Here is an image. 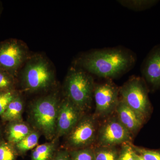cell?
<instances>
[{
	"mask_svg": "<svg viewBox=\"0 0 160 160\" xmlns=\"http://www.w3.org/2000/svg\"><path fill=\"white\" fill-rule=\"evenodd\" d=\"M135 160H144L139 155L135 152Z\"/></svg>",
	"mask_w": 160,
	"mask_h": 160,
	"instance_id": "26",
	"label": "cell"
},
{
	"mask_svg": "<svg viewBox=\"0 0 160 160\" xmlns=\"http://www.w3.org/2000/svg\"><path fill=\"white\" fill-rule=\"evenodd\" d=\"M132 134L118 118H112L102 126L98 133V140L100 146H114L120 144L129 143Z\"/></svg>",
	"mask_w": 160,
	"mask_h": 160,
	"instance_id": "9",
	"label": "cell"
},
{
	"mask_svg": "<svg viewBox=\"0 0 160 160\" xmlns=\"http://www.w3.org/2000/svg\"><path fill=\"white\" fill-rule=\"evenodd\" d=\"M149 90L142 78L132 76L119 88L122 100L146 121L151 110Z\"/></svg>",
	"mask_w": 160,
	"mask_h": 160,
	"instance_id": "5",
	"label": "cell"
},
{
	"mask_svg": "<svg viewBox=\"0 0 160 160\" xmlns=\"http://www.w3.org/2000/svg\"><path fill=\"white\" fill-rule=\"evenodd\" d=\"M6 130L7 142L15 146L33 130L29 123L23 120L9 122Z\"/></svg>",
	"mask_w": 160,
	"mask_h": 160,
	"instance_id": "13",
	"label": "cell"
},
{
	"mask_svg": "<svg viewBox=\"0 0 160 160\" xmlns=\"http://www.w3.org/2000/svg\"><path fill=\"white\" fill-rule=\"evenodd\" d=\"M1 130H0V138H1ZM0 142H1V141H0Z\"/></svg>",
	"mask_w": 160,
	"mask_h": 160,
	"instance_id": "27",
	"label": "cell"
},
{
	"mask_svg": "<svg viewBox=\"0 0 160 160\" xmlns=\"http://www.w3.org/2000/svg\"><path fill=\"white\" fill-rule=\"evenodd\" d=\"M69 151L72 160H95L94 149L91 146Z\"/></svg>",
	"mask_w": 160,
	"mask_h": 160,
	"instance_id": "20",
	"label": "cell"
},
{
	"mask_svg": "<svg viewBox=\"0 0 160 160\" xmlns=\"http://www.w3.org/2000/svg\"><path fill=\"white\" fill-rule=\"evenodd\" d=\"M96 136V124L94 117L84 115L66 136L65 149L71 150L90 147Z\"/></svg>",
	"mask_w": 160,
	"mask_h": 160,
	"instance_id": "7",
	"label": "cell"
},
{
	"mask_svg": "<svg viewBox=\"0 0 160 160\" xmlns=\"http://www.w3.org/2000/svg\"><path fill=\"white\" fill-rule=\"evenodd\" d=\"M119 88L111 79L95 84L93 97L96 104L95 114L105 117L116 110L119 100Z\"/></svg>",
	"mask_w": 160,
	"mask_h": 160,
	"instance_id": "8",
	"label": "cell"
},
{
	"mask_svg": "<svg viewBox=\"0 0 160 160\" xmlns=\"http://www.w3.org/2000/svg\"><path fill=\"white\" fill-rule=\"evenodd\" d=\"M141 71L148 89H160V44L155 46L143 61Z\"/></svg>",
	"mask_w": 160,
	"mask_h": 160,
	"instance_id": "11",
	"label": "cell"
},
{
	"mask_svg": "<svg viewBox=\"0 0 160 160\" xmlns=\"http://www.w3.org/2000/svg\"><path fill=\"white\" fill-rule=\"evenodd\" d=\"M136 61L134 52L118 46L93 49L84 53L78 59L76 65L90 74L111 80L131 70Z\"/></svg>",
	"mask_w": 160,
	"mask_h": 160,
	"instance_id": "1",
	"label": "cell"
},
{
	"mask_svg": "<svg viewBox=\"0 0 160 160\" xmlns=\"http://www.w3.org/2000/svg\"><path fill=\"white\" fill-rule=\"evenodd\" d=\"M118 160H136L135 151L130 143L123 144L119 154Z\"/></svg>",
	"mask_w": 160,
	"mask_h": 160,
	"instance_id": "24",
	"label": "cell"
},
{
	"mask_svg": "<svg viewBox=\"0 0 160 160\" xmlns=\"http://www.w3.org/2000/svg\"><path fill=\"white\" fill-rule=\"evenodd\" d=\"M51 160H72L68 149H58Z\"/></svg>",
	"mask_w": 160,
	"mask_h": 160,
	"instance_id": "25",
	"label": "cell"
},
{
	"mask_svg": "<svg viewBox=\"0 0 160 160\" xmlns=\"http://www.w3.org/2000/svg\"><path fill=\"white\" fill-rule=\"evenodd\" d=\"M18 95L14 90L0 92V116L3 114L9 103Z\"/></svg>",
	"mask_w": 160,
	"mask_h": 160,
	"instance_id": "22",
	"label": "cell"
},
{
	"mask_svg": "<svg viewBox=\"0 0 160 160\" xmlns=\"http://www.w3.org/2000/svg\"><path fill=\"white\" fill-rule=\"evenodd\" d=\"M156 0H120L118 1L122 6L135 11L149 9L158 2Z\"/></svg>",
	"mask_w": 160,
	"mask_h": 160,
	"instance_id": "17",
	"label": "cell"
},
{
	"mask_svg": "<svg viewBox=\"0 0 160 160\" xmlns=\"http://www.w3.org/2000/svg\"><path fill=\"white\" fill-rule=\"evenodd\" d=\"M29 58L28 49L21 41L12 39L0 44V69L14 76Z\"/></svg>",
	"mask_w": 160,
	"mask_h": 160,
	"instance_id": "6",
	"label": "cell"
},
{
	"mask_svg": "<svg viewBox=\"0 0 160 160\" xmlns=\"http://www.w3.org/2000/svg\"><path fill=\"white\" fill-rule=\"evenodd\" d=\"M41 134L33 129L26 137L15 145V148L19 155H25L27 152L34 149L38 144Z\"/></svg>",
	"mask_w": 160,
	"mask_h": 160,
	"instance_id": "16",
	"label": "cell"
},
{
	"mask_svg": "<svg viewBox=\"0 0 160 160\" xmlns=\"http://www.w3.org/2000/svg\"><path fill=\"white\" fill-rule=\"evenodd\" d=\"M55 81L54 70L46 58L40 55L29 57L21 75L25 91L36 93L45 91L53 86Z\"/></svg>",
	"mask_w": 160,
	"mask_h": 160,
	"instance_id": "4",
	"label": "cell"
},
{
	"mask_svg": "<svg viewBox=\"0 0 160 160\" xmlns=\"http://www.w3.org/2000/svg\"><path fill=\"white\" fill-rule=\"evenodd\" d=\"M134 151L144 160H160V150H151L132 146Z\"/></svg>",
	"mask_w": 160,
	"mask_h": 160,
	"instance_id": "23",
	"label": "cell"
},
{
	"mask_svg": "<svg viewBox=\"0 0 160 160\" xmlns=\"http://www.w3.org/2000/svg\"><path fill=\"white\" fill-rule=\"evenodd\" d=\"M61 101L57 92H52L33 100L29 106L28 123L49 141L55 136Z\"/></svg>",
	"mask_w": 160,
	"mask_h": 160,
	"instance_id": "2",
	"label": "cell"
},
{
	"mask_svg": "<svg viewBox=\"0 0 160 160\" xmlns=\"http://www.w3.org/2000/svg\"><path fill=\"white\" fill-rule=\"evenodd\" d=\"M24 102L19 95L9 103L5 111L1 115L4 122H10L23 120L22 114L24 110Z\"/></svg>",
	"mask_w": 160,
	"mask_h": 160,
	"instance_id": "14",
	"label": "cell"
},
{
	"mask_svg": "<svg viewBox=\"0 0 160 160\" xmlns=\"http://www.w3.org/2000/svg\"><path fill=\"white\" fill-rule=\"evenodd\" d=\"M18 156L14 146L7 142H0V160H17Z\"/></svg>",
	"mask_w": 160,
	"mask_h": 160,
	"instance_id": "19",
	"label": "cell"
},
{
	"mask_svg": "<svg viewBox=\"0 0 160 160\" xmlns=\"http://www.w3.org/2000/svg\"><path fill=\"white\" fill-rule=\"evenodd\" d=\"M14 76L0 69V92L14 90Z\"/></svg>",
	"mask_w": 160,
	"mask_h": 160,
	"instance_id": "21",
	"label": "cell"
},
{
	"mask_svg": "<svg viewBox=\"0 0 160 160\" xmlns=\"http://www.w3.org/2000/svg\"><path fill=\"white\" fill-rule=\"evenodd\" d=\"M58 139L38 145L32 150L31 160H51L57 150Z\"/></svg>",
	"mask_w": 160,
	"mask_h": 160,
	"instance_id": "15",
	"label": "cell"
},
{
	"mask_svg": "<svg viewBox=\"0 0 160 160\" xmlns=\"http://www.w3.org/2000/svg\"><path fill=\"white\" fill-rule=\"evenodd\" d=\"M95 85L90 73L77 66L72 67L64 83L65 97L84 112L91 106Z\"/></svg>",
	"mask_w": 160,
	"mask_h": 160,
	"instance_id": "3",
	"label": "cell"
},
{
	"mask_svg": "<svg viewBox=\"0 0 160 160\" xmlns=\"http://www.w3.org/2000/svg\"><path fill=\"white\" fill-rule=\"evenodd\" d=\"M95 160H118L119 154L114 146H99L94 149Z\"/></svg>",
	"mask_w": 160,
	"mask_h": 160,
	"instance_id": "18",
	"label": "cell"
},
{
	"mask_svg": "<svg viewBox=\"0 0 160 160\" xmlns=\"http://www.w3.org/2000/svg\"><path fill=\"white\" fill-rule=\"evenodd\" d=\"M83 115L84 112L67 98L65 97L62 99L58 115L54 139L59 140L60 138L69 134Z\"/></svg>",
	"mask_w": 160,
	"mask_h": 160,
	"instance_id": "10",
	"label": "cell"
},
{
	"mask_svg": "<svg viewBox=\"0 0 160 160\" xmlns=\"http://www.w3.org/2000/svg\"><path fill=\"white\" fill-rule=\"evenodd\" d=\"M118 119L132 134L138 131L145 120L123 102L119 100L116 109Z\"/></svg>",
	"mask_w": 160,
	"mask_h": 160,
	"instance_id": "12",
	"label": "cell"
}]
</instances>
